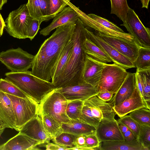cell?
<instances>
[{"label":"cell","mask_w":150,"mask_h":150,"mask_svg":"<svg viewBox=\"0 0 150 150\" xmlns=\"http://www.w3.org/2000/svg\"><path fill=\"white\" fill-rule=\"evenodd\" d=\"M75 23L69 22L57 27L43 42L35 55L31 67L33 75L50 81L57 62L71 38Z\"/></svg>","instance_id":"6da1fadb"},{"label":"cell","mask_w":150,"mask_h":150,"mask_svg":"<svg viewBox=\"0 0 150 150\" xmlns=\"http://www.w3.org/2000/svg\"><path fill=\"white\" fill-rule=\"evenodd\" d=\"M72 35L74 46L69 59L58 79L54 84L56 88L69 86L84 81L83 72L86 54L83 44L88 37L85 27L79 18L75 23Z\"/></svg>","instance_id":"7a4b0ae2"},{"label":"cell","mask_w":150,"mask_h":150,"mask_svg":"<svg viewBox=\"0 0 150 150\" xmlns=\"http://www.w3.org/2000/svg\"><path fill=\"white\" fill-rule=\"evenodd\" d=\"M5 79L12 83L39 104L45 97L56 88L52 83L33 75L31 71L10 72L5 74Z\"/></svg>","instance_id":"3957f363"},{"label":"cell","mask_w":150,"mask_h":150,"mask_svg":"<svg viewBox=\"0 0 150 150\" xmlns=\"http://www.w3.org/2000/svg\"><path fill=\"white\" fill-rule=\"evenodd\" d=\"M68 101L59 88H55L49 93L39 104L38 112L40 115L52 116L61 124L68 122L71 120L66 112Z\"/></svg>","instance_id":"277c9868"},{"label":"cell","mask_w":150,"mask_h":150,"mask_svg":"<svg viewBox=\"0 0 150 150\" xmlns=\"http://www.w3.org/2000/svg\"><path fill=\"white\" fill-rule=\"evenodd\" d=\"M128 73L126 69L117 64L105 63L97 87L99 92L109 91L115 94Z\"/></svg>","instance_id":"5b68a950"},{"label":"cell","mask_w":150,"mask_h":150,"mask_svg":"<svg viewBox=\"0 0 150 150\" xmlns=\"http://www.w3.org/2000/svg\"><path fill=\"white\" fill-rule=\"evenodd\" d=\"M32 18L26 4L21 5L9 14L6 20L5 29L8 33L13 37L25 39L27 38V29Z\"/></svg>","instance_id":"8992f818"},{"label":"cell","mask_w":150,"mask_h":150,"mask_svg":"<svg viewBox=\"0 0 150 150\" xmlns=\"http://www.w3.org/2000/svg\"><path fill=\"white\" fill-rule=\"evenodd\" d=\"M34 57L20 47L0 53V61L12 72L24 71L31 68Z\"/></svg>","instance_id":"52a82bcc"},{"label":"cell","mask_w":150,"mask_h":150,"mask_svg":"<svg viewBox=\"0 0 150 150\" xmlns=\"http://www.w3.org/2000/svg\"><path fill=\"white\" fill-rule=\"evenodd\" d=\"M13 106L15 117V130L19 131L27 122L37 113L39 104L30 98H23L6 94Z\"/></svg>","instance_id":"ba28073f"},{"label":"cell","mask_w":150,"mask_h":150,"mask_svg":"<svg viewBox=\"0 0 150 150\" xmlns=\"http://www.w3.org/2000/svg\"><path fill=\"white\" fill-rule=\"evenodd\" d=\"M124 26L133 36L139 47L150 48V30L145 27L134 11L129 8Z\"/></svg>","instance_id":"9c48e42d"},{"label":"cell","mask_w":150,"mask_h":150,"mask_svg":"<svg viewBox=\"0 0 150 150\" xmlns=\"http://www.w3.org/2000/svg\"><path fill=\"white\" fill-rule=\"evenodd\" d=\"M85 30L88 38L100 48L111 59L113 63L126 69L135 68L133 62L86 27Z\"/></svg>","instance_id":"30bf717a"},{"label":"cell","mask_w":150,"mask_h":150,"mask_svg":"<svg viewBox=\"0 0 150 150\" xmlns=\"http://www.w3.org/2000/svg\"><path fill=\"white\" fill-rule=\"evenodd\" d=\"M59 89L68 100H79L84 101L99 93L97 88L84 81Z\"/></svg>","instance_id":"8fae6325"},{"label":"cell","mask_w":150,"mask_h":150,"mask_svg":"<svg viewBox=\"0 0 150 150\" xmlns=\"http://www.w3.org/2000/svg\"><path fill=\"white\" fill-rule=\"evenodd\" d=\"M19 132L39 142L41 144L51 140L44 128L41 118L37 113L35 116L21 128Z\"/></svg>","instance_id":"7c38bea8"},{"label":"cell","mask_w":150,"mask_h":150,"mask_svg":"<svg viewBox=\"0 0 150 150\" xmlns=\"http://www.w3.org/2000/svg\"><path fill=\"white\" fill-rule=\"evenodd\" d=\"M96 33L105 42L129 59L133 63L134 61L140 47L137 44L118 37L107 35L99 32Z\"/></svg>","instance_id":"4fadbf2b"},{"label":"cell","mask_w":150,"mask_h":150,"mask_svg":"<svg viewBox=\"0 0 150 150\" xmlns=\"http://www.w3.org/2000/svg\"><path fill=\"white\" fill-rule=\"evenodd\" d=\"M118 125L116 120L100 121L96 130L100 142L125 141Z\"/></svg>","instance_id":"5bb4252c"},{"label":"cell","mask_w":150,"mask_h":150,"mask_svg":"<svg viewBox=\"0 0 150 150\" xmlns=\"http://www.w3.org/2000/svg\"><path fill=\"white\" fill-rule=\"evenodd\" d=\"M85 100L89 106L93 115L100 121L115 120L116 114L110 103L101 100L96 95Z\"/></svg>","instance_id":"9a60e30c"},{"label":"cell","mask_w":150,"mask_h":150,"mask_svg":"<svg viewBox=\"0 0 150 150\" xmlns=\"http://www.w3.org/2000/svg\"><path fill=\"white\" fill-rule=\"evenodd\" d=\"M76 9L79 14V18L85 26L91 28L103 34L118 37L135 43L138 46L134 38L129 33L120 32L107 28L90 18L87 15L76 7Z\"/></svg>","instance_id":"2e32d148"},{"label":"cell","mask_w":150,"mask_h":150,"mask_svg":"<svg viewBox=\"0 0 150 150\" xmlns=\"http://www.w3.org/2000/svg\"><path fill=\"white\" fill-rule=\"evenodd\" d=\"M76 6L71 3L54 18L51 23L41 30L40 34L44 36L49 35L50 32L57 27L69 22H76L79 18V16L76 9Z\"/></svg>","instance_id":"e0dca14e"},{"label":"cell","mask_w":150,"mask_h":150,"mask_svg":"<svg viewBox=\"0 0 150 150\" xmlns=\"http://www.w3.org/2000/svg\"><path fill=\"white\" fill-rule=\"evenodd\" d=\"M146 107L140 93L136 87L131 96L120 103L113 106V109L118 117H121L139 108Z\"/></svg>","instance_id":"ac0fdd59"},{"label":"cell","mask_w":150,"mask_h":150,"mask_svg":"<svg viewBox=\"0 0 150 150\" xmlns=\"http://www.w3.org/2000/svg\"><path fill=\"white\" fill-rule=\"evenodd\" d=\"M105 64L86 54L83 72V81L97 88Z\"/></svg>","instance_id":"d6986e66"},{"label":"cell","mask_w":150,"mask_h":150,"mask_svg":"<svg viewBox=\"0 0 150 150\" xmlns=\"http://www.w3.org/2000/svg\"><path fill=\"white\" fill-rule=\"evenodd\" d=\"M38 141L19 132L0 146V150H30L37 149L41 145Z\"/></svg>","instance_id":"ffe728a7"},{"label":"cell","mask_w":150,"mask_h":150,"mask_svg":"<svg viewBox=\"0 0 150 150\" xmlns=\"http://www.w3.org/2000/svg\"><path fill=\"white\" fill-rule=\"evenodd\" d=\"M0 120L6 128L15 129V115L11 101L7 94L0 90Z\"/></svg>","instance_id":"44dd1931"},{"label":"cell","mask_w":150,"mask_h":150,"mask_svg":"<svg viewBox=\"0 0 150 150\" xmlns=\"http://www.w3.org/2000/svg\"><path fill=\"white\" fill-rule=\"evenodd\" d=\"M136 87L135 73L128 72V75L117 92L108 102L116 105L130 97Z\"/></svg>","instance_id":"7402d4cb"},{"label":"cell","mask_w":150,"mask_h":150,"mask_svg":"<svg viewBox=\"0 0 150 150\" xmlns=\"http://www.w3.org/2000/svg\"><path fill=\"white\" fill-rule=\"evenodd\" d=\"M135 74L136 86L146 108L150 110V69L136 70Z\"/></svg>","instance_id":"603a6c76"},{"label":"cell","mask_w":150,"mask_h":150,"mask_svg":"<svg viewBox=\"0 0 150 150\" xmlns=\"http://www.w3.org/2000/svg\"><path fill=\"white\" fill-rule=\"evenodd\" d=\"M26 5L31 17L41 23L49 14L50 0H28Z\"/></svg>","instance_id":"cb8c5ba5"},{"label":"cell","mask_w":150,"mask_h":150,"mask_svg":"<svg viewBox=\"0 0 150 150\" xmlns=\"http://www.w3.org/2000/svg\"><path fill=\"white\" fill-rule=\"evenodd\" d=\"M63 132L79 135L95 133L96 128L94 127L79 120H71L67 123L62 124Z\"/></svg>","instance_id":"d4e9b609"},{"label":"cell","mask_w":150,"mask_h":150,"mask_svg":"<svg viewBox=\"0 0 150 150\" xmlns=\"http://www.w3.org/2000/svg\"><path fill=\"white\" fill-rule=\"evenodd\" d=\"M96 150H143L138 139L131 141H119L103 142Z\"/></svg>","instance_id":"484cf974"},{"label":"cell","mask_w":150,"mask_h":150,"mask_svg":"<svg viewBox=\"0 0 150 150\" xmlns=\"http://www.w3.org/2000/svg\"><path fill=\"white\" fill-rule=\"evenodd\" d=\"M73 46L74 40L71 35V38L65 47L55 68L51 79V82L53 85L62 74L71 54Z\"/></svg>","instance_id":"4316f807"},{"label":"cell","mask_w":150,"mask_h":150,"mask_svg":"<svg viewBox=\"0 0 150 150\" xmlns=\"http://www.w3.org/2000/svg\"><path fill=\"white\" fill-rule=\"evenodd\" d=\"M83 47L85 54L95 60L105 63L112 62L110 58L88 36L84 41Z\"/></svg>","instance_id":"83f0119b"},{"label":"cell","mask_w":150,"mask_h":150,"mask_svg":"<svg viewBox=\"0 0 150 150\" xmlns=\"http://www.w3.org/2000/svg\"><path fill=\"white\" fill-rule=\"evenodd\" d=\"M40 115L45 131L51 140L63 132L62 124L54 117L47 115Z\"/></svg>","instance_id":"f1b7e54d"},{"label":"cell","mask_w":150,"mask_h":150,"mask_svg":"<svg viewBox=\"0 0 150 150\" xmlns=\"http://www.w3.org/2000/svg\"><path fill=\"white\" fill-rule=\"evenodd\" d=\"M133 63L137 71L150 69V48L139 47L137 57Z\"/></svg>","instance_id":"f546056e"},{"label":"cell","mask_w":150,"mask_h":150,"mask_svg":"<svg viewBox=\"0 0 150 150\" xmlns=\"http://www.w3.org/2000/svg\"><path fill=\"white\" fill-rule=\"evenodd\" d=\"M111 14L115 15L123 23L126 21L127 15L129 8L127 0H110Z\"/></svg>","instance_id":"4dcf8cb0"},{"label":"cell","mask_w":150,"mask_h":150,"mask_svg":"<svg viewBox=\"0 0 150 150\" xmlns=\"http://www.w3.org/2000/svg\"><path fill=\"white\" fill-rule=\"evenodd\" d=\"M83 104V101L81 100H68L66 112L70 120H79Z\"/></svg>","instance_id":"1f68e13d"},{"label":"cell","mask_w":150,"mask_h":150,"mask_svg":"<svg viewBox=\"0 0 150 150\" xmlns=\"http://www.w3.org/2000/svg\"><path fill=\"white\" fill-rule=\"evenodd\" d=\"M0 90L6 94L18 97L30 98L16 86L5 79H0Z\"/></svg>","instance_id":"d6a6232c"},{"label":"cell","mask_w":150,"mask_h":150,"mask_svg":"<svg viewBox=\"0 0 150 150\" xmlns=\"http://www.w3.org/2000/svg\"><path fill=\"white\" fill-rule=\"evenodd\" d=\"M150 110L142 108L130 112L129 115L140 125L150 126Z\"/></svg>","instance_id":"836d02e7"},{"label":"cell","mask_w":150,"mask_h":150,"mask_svg":"<svg viewBox=\"0 0 150 150\" xmlns=\"http://www.w3.org/2000/svg\"><path fill=\"white\" fill-rule=\"evenodd\" d=\"M70 3L65 0H50L49 12L45 21H47L54 18Z\"/></svg>","instance_id":"e575fe53"},{"label":"cell","mask_w":150,"mask_h":150,"mask_svg":"<svg viewBox=\"0 0 150 150\" xmlns=\"http://www.w3.org/2000/svg\"><path fill=\"white\" fill-rule=\"evenodd\" d=\"M79 120L96 128L100 121L95 117L92 114L90 108L86 100L83 101L81 113Z\"/></svg>","instance_id":"d590c367"},{"label":"cell","mask_w":150,"mask_h":150,"mask_svg":"<svg viewBox=\"0 0 150 150\" xmlns=\"http://www.w3.org/2000/svg\"><path fill=\"white\" fill-rule=\"evenodd\" d=\"M77 136L71 133L62 132L52 140L54 143L65 147L67 149L74 146V143Z\"/></svg>","instance_id":"8d00e7d4"},{"label":"cell","mask_w":150,"mask_h":150,"mask_svg":"<svg viewBox=\"0 0 150 150\" xmlns=\"http://www.w3.org/2000/svg\"><path fill=\"white\" fill-rule=\"evenodd\" d=\"M117 121L118 123L127 127L133 133L136 138L138 139L140 125L132 118L129 115H127L120 117Z\"/></svg>","instance_id":"74e56055"},{"label":"cell","mask_w":150,"mask_h":150,"mask_svg":"<svg viewBox=\"0 0 150 150\" xmlns=\"http://www.w3.org/2000/svg\"><path fill=\"white\" fill-rule=\"evenodd\" d=\"M138 139L143 150H150V126L140 125Z\"/></svg>","instance_id":"f35d334b"},{"label":"cell","mask_w":150,"mask_h":150,"mask_svg":"<svg viewBox=\"0 0 150 150\" xmlns=\"http://www.w3.org/2000/svg\"><path fill=\"white\" fill-rule=\"evenodd\" d=\"M87 15L91 18L107 28L117 32H125L115 24L106 19L93 13L89 14Z\"/></svg>","instance_id":"ab89813d"},{"label":"cell","mask_w":150,"mask_h":150,"mask_svg":"<svg viewBox=\"0 0 150 150\" xmlns=\"http://www.w3.org/2000/svg\"><path fill=\"white\" fill-rule=\"evenodd\" d=\"M86 146L91 150H96L100 146V142L95 133L85 135Z\"/></svg>","instance_id":"60d3db41"},{"label":"cell","mask_w":150,"mask_h":150,"mask_svg":"<svg viewBox=\"0 0 150 150\" xmlns=\"http://www.w3.org/2000/svg\"><path fill=\"white\" fill-rule=\"evenodd\" d=\"M40 24L38 20L33 18L31 19L27 30V38L31 40L34 38L40 29Z\"/></svg>","instance_id":"b9f144b4"},{"label":"cell","mask_w":150,"mask_h":150,"mask_svg":"<svg viewBox=\"0 0 150 150\" xmlns=\"http://www.w3.org/2000/svg\"><path fill=\"white\" fill-rule=\"evenodd\" d=\"M114 94L112 92L104 91L99 92L96 96L101 100L106 102H109L112 99Z\"/></svg>","instance_id":"7bdbcfd3"},{"label":"cell","mask_w":150,"mask_h":150,"mask_svg":"<svg viewBox=\"0 0 150 150\" xmlns=\"http://www.w3.org/2000/svg\"><path fill=\"white\" fill-rule=\"evenodd\" d=\"M46 149L50 150H66L67 148L60 146L55 143L49 142L46 143L45 145Z\"/></svg>","instance_id":"ee69618b"},{"label":"cell","mask_w":150,"mask_h":150,"mask_svg":"<svg viewBox=\"0 0 150 150\" xmlns=\"http://www.w3.org/2000/svg\"><path fill=\"white\" fill-rule=\"evenodd\" d=\"M122 134L125 140L127 141H132L136 139L133 133L129 129Z\"/></svg>","instance_id":"f6af8a7d"},{"label":"cell","mask_w":150,"mask_h":150,"mask_svg":"<svg viewBox=\"0 0 150 150\" xmlns=\"http://www.w3.org/2000/svg\"><path fill=\"white\" fill-rule=\"evenodd\" d=\"M6 26L5 22L4 21L0 13V37H1L3 33L4 29Z\"/></svg>","instance_id":"bcb514c9"},{"label":"cell","mask_w":150,"mask_h":150,"mask_svg":"<svg viewBox=\"0 0 150 150\" xmlns=\"http://www.w3.org/2000/svg\"><path fill=\"white\" fill-rule=\"evenodd\" d=\"M118 124L119 127L122 134L125 132L129 129L125 125L120 123Z\"/></svg>","instance_id":"7dc6e473"},{"label":"cell","mask_w":150,"mask_h":150,"mask_svg":"<svg viewBox=\"0 0 150 150\" xmlns=\"http://www.w3.org/2000/svg\"><path fill=\"white\" fill-rule=\"evenodd\" d=\"M142 4V8L148 9L150 0H140Z\"/></svg>","instance_id":"c3c4849f"},{"label":"cell","mask_w":150,"mask_h":150,"mask_svg":"<svg viewBox=\"0 0 150 150\" xmlns=\"http://www.w3.org/2000/svg\"><path fill=\"white\" fill-rule=\"evenodd\" d=\"M6 128V127L0 120V137Z\"/></svg>","instance_id":"681fc988"},{"label":"cell","mask_w":150,"mask_h":150,"mask_svg":"<svg viewBox=\"0 0 150 150\" xmlns=\"http://www.w3.org/2000/svg\"><path fill=\"white\" fill-rule=\"evenodd\" d=\"M7 0H0V10L2 9L3 5L7 2Z\"/></svg>","instance_id":"f907efd6"},{"label":"cell","mask_w":150,"mask_h":150,"mask_svg":"<svg viewBox=\"0 0 150 150\" xmlns=\"http://www.w3.org/2000/svg\"><path fill=\"white\" fill-rule=\"evenodd\" d=\"M68 2H70L71 0H65Z\"/></svg>","instance_id":"816d5d0a"}]
</instances>
